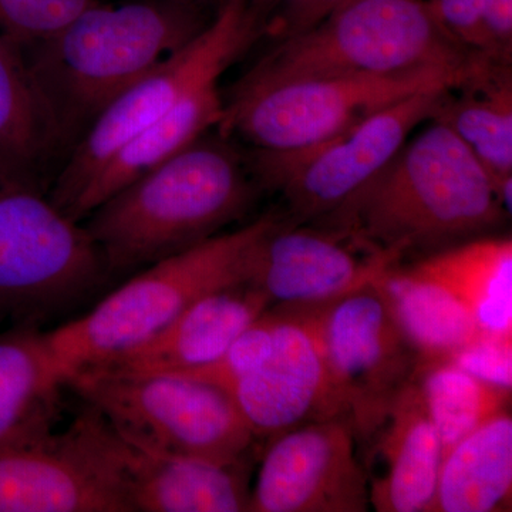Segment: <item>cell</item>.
<instances>
[{"label":"cell","mask_w":512,"mask_h":512,"mask_svg":"<svg viewBox=\"0 0 512 512\" xmlns=\"http://www.w3.org/2000/svg\"><path fill=\"white\" fill-rule=\"evenodd\" d=\"M483 60L447 35L427 0H345L311 28L279 39L235 86L429 67L471 69Z\"/></svg>","instance_id":"5b68a950"},{"label":"cell","mask_w":512,"mask_h":512,"mask_svg":"<svg viewBox=\"0 0 512 512\" xmlns=\"http://www.w3.org/2000/svg\"><path fill=\"white\" fill-rule=\"evenodd\" d=\"M481 64L471 69L429 67L397 74H348L268 86H234L224 99L218 130L224 137L242 138L255 151L308 150L413 94L433 87L456 89Z\"/></svg>","instance_id":"ba28073f"},{"label":"cell","mask_w":512,"mask_h":512,"mask_svg":"<svg viewBox=\"0 0 512 512\" xmlns=\"http://www.w3.org/2000/svg\"><path fill=\"white\" fill-rule=\"evenodd\" d=\"M450 362L497 387H512V333L483 332L451 357Z\"/></svg>","instance_id":"83f0119b"},{"label":"cell","mask_w":512,"mask_h":512,"mask_svg":"<svg viewBox=\"0 0 512 512\" xmlns=\"http://www.w3.org/2000/svg\"><path fill=\"white\" fill-rule=\"evenodd\" d=\"M52 417L0 441V512H133L92 406L67 429Z\"/></svg>","instance_id":"30bf717a"},{"label":"cell","mask_w":512,"mask_h":512,"mask_svg":"<svg viewBox=\"0 0 512 512\" xmlns=\"http://www.w3.org/2000/svg\"><path fill=\"white\" fill-rule=\"evenodd\" d=\"M409 268L450 292L484 332L512 333L511 237L468 239Z\"/></svg>","instance_id":"ffe728a7"},{"label":"cell","mask_w":512,"mask_h":512,"mask_svg":"<svg viewBox=\"0 0 512 512\" xmlns=\"http://www.w3.org/2000/svg\"><path fill=\"white\" fill-rule=\"evenodd\" d=\"M375 437L373 458L379 470L369 474L370 507L377 512H433L443 447L414 377Z\"/></svg>","instance_id":"ac0fdd59"},{"label":"cell","mask_w":512,"mask_h":512,"mask_svg":"<svg viewBox=\"0 0 512 512\" xmlns=\"http://www.w3.org/2000/svg\"><path fill=\"white\" fill-rule=\"evenodd\" d=\"M448 36L491 63L512 59V0H427Z\"/></svg>","instance_id":"484cf974"},{"label":"cell","mask_w":512,"mask_h":512,"mask_svg":"<svg viewBox=\"0 0 512 512\" xmlns=\"http://www.w3.org/2000/svg\"><path fill=\"white\" fill-rule=\"evenodd\" d=\"M320 335L357 439L370 440L416 375V353L373 284L318 306Z\"/></svg>","instance_id":"7c38bea8"},{"label":"cell","mask_w":512,"mask_h":512,"mask_svg":"<svg viewBox=\"0 0 512 512\" xmlns=\"http://www.w3.org/2000/svg\"><path fill=\"white\" fill-rule=\"evenodd\" d=\"M349 417L311 421L272 437L251 512H365L369 476L356 456Z\"/></svg>","instance_id":"5bb4252c"},{"label":"cell","mask_w":512,"mask_h":512,"mask_svg":"<svg viewBox=\"0 0 512 512\" xmlns=\"http://www.w3.org/2000/svg\"><path fill=\"white\" fill-rule=\"evenodd\" d=\"M276 217L266 214L148 265L86 315L46 332L66 383L154 338L207 293L245 281L249 251Z\"/></svg>","instance_id":"277c9868"},{"label":"cell","mask_w":512,"mask_h":512,"mask_svg":"<svg viewBox=\"0 0 512 512\" xmlns=\"http://www.w3.org/2000/svg\"><path fill=\"white\" fill-rule=\"evenodd\" d=\"M184 2L192 3V5H197L202 8V6H204L205 3L210 2V0H184Z\"/></svg>","instance_id":"4dcf8cb0"},{"label":"cell","mask_w":512,"mask_h":512,"mask_svg":"<svg viewBox=\"0 0 512 512\" xmlns=\"http://www.w3.org/2000/svg\"><path fill=\"white\" fill-rule=\"evenodd\" d=\"M107 274L83 222L57 208L32 168L0 160V318L39 328Z\"/></svg>","instance_id":"8992f818"},{"label":"cell","mask_w":512,"mask_h":512,"mask_svg":"<svg viewBox=\"0 0 512 512\" xmlns=\"http://www.w3.org/2000/svg\"><path fill=\"white\" fill-rule=\"evenodd\" d=\"M441 440L443 457L458 441L508 409L511 390L494 386L450 360L419 363L414 375Z\"/></svg>","instance_id":"d4e9b609"},{"label":"cell","mask_w":512,"mask_h":512,"mask_svg":"<svg viewBox=\"0 0 512 512\" xmlns=\"http://www.w3.org/2000/svg\"><path fill=\"white\" fill-rule=\"evenodd\" d=\"M512 417L498 413L443 457L433 512L511 511Z\"/></svg>","instance_id":"44dd1931"},{"label":"cell","mask_w":512,"mask_h":512,"mask_svg":"<svg viewBox=\"0 0 512 512\" xmlns=\"http://www.w3.org/2000/svg\"><path fill=\"white\" fill-rule=\"evenodd\" d=\"M434 120L446 124L476 156L511 214L512 73L511 64L485 62L451 89Z\"/></svg>","instance_id":"d6986e66"},{"label":"cell","mask_w":512,"mask_h":512,"mask_svg":"<svg viewBox=\"0 0 512 512\" xmlns=\"http://www.w3.org/2000/svg\"><path fill=\"white\" fill-rule=\"evenodd\" d=\"M109 443L133 512L249 511L245 461L224 464L150 453L128 443L110 424Z\"/></svg>","instance_id":"2e32d148"},{"label":"cell","mask_w":512,"mask_h":512,"mask_svg":"<svg viewBox=\"0 0 512 512\" xmlns=\"http://www.w3.org/2000/svg\"><path fill=\"white\" fill-rule=\"evenodd\" d=\"M62 134L28 59L0 37V160L32 168Z\"/></svg>","instance_id":"cb8c5ba5"},{"label":"cell","mask_w":512,"mask_h":512,"mask_svg":"<svg viewBox=\"0 0 512 512\" xmlns=\"http://www.w3.org/2000/svg\"><path fill=\"white\" fill-rule=\"evenodd\" d=\"M66 386L150 453L239 463L256 439L227 390L197 377L87 369Z\"/></svg>","instance_id":"52a82bcc"},{"label":"cell","mask_w":512,"mask_h":512,"mask_svg":"<svg viewBox=\"0 0 512 512\" xmlns=\"http://www.w3.org/2000/svg\"><path fill=\"white\" fill-rule=\"evenodd\" d=\"M256 184L227 137L205 134L111 195L83 225L107 271H131L221 234L251 207Z\"/></svg>","instance_id":"7a4b0ae2"},{"label":"cell","mask_w":512,"mask_h":512,"mask_svg":"<svg viewBox=\"0 0 512 512\" xmlns=\"http://www.w3.org/2000/svg\"><path fill=\"white\" fill-rule=\"evenodd\" d=\"M94 0H0V37L23 49L45 42Z\"/></svg>","instance_id":"4316f807"},{"label":"cell","mask_w":512,"mask_h":512,"mask_svg":"<svg viewBox=\"0 0 512 512\" xmlns=\"http://www.w3.org/2000/svg\"><path fill=\"white\" fill-rule=\"evenodd\" d=\"M373 285L419 363L450 360L484 332L450 292L409 266H390Z\"/></svg>","instance_id":"7402d4cb"},{"label":"cell","mask_w":512,"mask_h":512,"mask_svg":"<svg viewBox=\"0 0 512 512\" xmlns=\"http://www.w3.org/2000/svg\"><path fill=\"white\" fill-rule=\"evenodd\" d=\"M318 306H271V356L227 390L256 439H272L311 421L350 419L330 372Z\"/></svg>","instance_id":"4fadbf2b"},{"label":"cell","mask_w":512,"mask_h":512,"mask_svg":"<svg viewBox=\"0 0 512 512\" xmlns=\"http://www.w3.org/2000/svg\"><path fill=\"white\" fill-rule=\"evenodd\" d=\"M264 292L241 281L207 293L138 348L94 369L187 373L211 365L269 308Z\"/></svg>","instance_id":"e0dca14e"},{"label":"cell","mask_w":512,"mask_h":512,"mask_svg":"<svg viewBox=\"0 0 512 512\" xmlns=\"http://www.w3.org/2000/svg\"><path fill=\"white\" fill-rule=\"evenodd\" d=\"M293 2H296V0H254L255 5L259 6L262 10H265L266 13L269 12V9L275 8V6L291 5Z\"/></svg>","instance_id":"f546056e"},{"label":"cell","mask_w":512,"mask_h":512,"mask_svg":"<svg viewBox=\"0 0 512 512\" xmlns=\"http://www.w3.org/2000/svg\"><path fill=\"white\" fill-rule=\"evenodd\" d=\"M397 264L402 258L392 252L373 251L336 229L306 227L278 215L252 245L244 279L272 306H316L373 284Z\"/></svg>","instance_id":"9a60e30c"},{"label":"cell","mask_w":512,"mask_h":512,"mask_svg":"<svg viewBox=\"0 0 512 512\" xmlns=\"http://www.w3.org/2000/svg\"><path fill=\"white\" fill-rule=\"evenodd\" d=\"M343 2L345 0H296L284 6L281 13L269 20L266 33L276 40L296 35L316 25Z\"/></svg>","instance_id":"f1b7e54d"},{"label":"cell","mask_w":512,"mask_h":512,"mask_svg":"<svg viewBox=\"0 0 512 512\" xmlns=\"http://www.w3.org/2000/svg\"><path fill=\"white\" fill-rule=\"evenodd\" d=\"M451 89L433 87L413 94L308 150L254 151L249 167L259 185L284 195L289 221L322 220L392 161L416 128L436 116Z\"/></svg>","instance_id":"8fae6325"},{"label":"cell","mask_w":512,"mask_h":512,"mask_svg":"<svg viewBox=\"0 0 512 512\" xmlns=\"http://www.w3.org/2000/svg\"><path fill=\"white\" fill-rule=\"evenodd\" d=\"M208 20L184 0H94L30 49L28 63L60 130L92 123L111 100L187 45Z\"/></svg>","instance_id":"3957f363"},{"label":"cell","mask_w":512,"mask_h":512,"mask_svg":"<svg viewBox=\"0 0 512 512\" xmlns=\"http://www.w3.org/2000/svg\"><path fill=\"white\" fill-rule=\"evenodd\" d=\"M66 377L47 333L15 326L0 333V441L55 416Z\"/></svg>","instance_id":"603a6c76"},{"label":"cell","mask_w":512,"mask_h":512,"mask_svg":"<svg viewBox=\"0 0 512 512\" xmlns=\"http://www.w3.org/2000/svg\"><path fill=\"white\" fill-rule=\"evenodd\" d=\"M268 23L266 12L254 0H220L215 15L187 45L97 114L49 191L57 208L70 217L87 185L121 148L156 123L192 87L222 79L235 60L265 35Z\"/></svg>","instance_id":"9c48e42d"},{"label":"cell","mask_w":512,"mask_h":512,"mask_svg":"<svg viewBox=\"0 0 512 512\" xmlns=\"http://www.w3.org/2000/svg\"><path fill=\"white\" fill-rule=\"evenodd\" d=\"M507 215L480 161L446 124L431 119L318 225L403 261L490 235Z\"/></svg>","instance_id":"6da1fadb"}]
</instances>
